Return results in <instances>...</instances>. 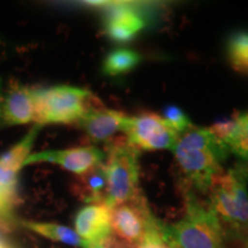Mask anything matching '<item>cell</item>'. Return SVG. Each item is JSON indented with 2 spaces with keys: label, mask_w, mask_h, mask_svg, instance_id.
Returning a JSON list of instances; mask_svg holds the SVG:
<instances>
[{
  "label": "cell",
  "mask_w": 248,
  "mask_h": 248,
  "mask_svg": "<svg viewBox=\"0 0 248 248\" xmlns=\"http://www.w3.org/2000/svg\"><path fill=\"white\" fill-rule=\"evenodd\" d=\"M139 151L126 139H117L107 145L104 162L107 179L106 199L110 208L132 200L139 190Z\"/></svg>",
  "instance_id": "277c9868"
},
{
  "label": "cell",
  "mask_w": 248,
  "mask_h": 248,
  "mask_svg": "<svg viewBox=\"0 0 248 248\" xmlns=\"http://www.w3.org/2000/svg\"><path fill=\"white\" fill-rule=\"evenodd\" d=\"M226 57L235 71L248 74V31H237L229 37Z\"/></svg>",
  "instance_id": "e0dca14e"
},
{
  "label": "cell",
  "mask_w": 248,
  "mask_h": 248,
  "mask_svg": "<svg viewBox=\"0 0 248 248\" xmlns=\"http://www.w3.org/2000/svg\"><path fill=\"white\" fill-rule=\"evenodd\" d=\"M92 98L88 90L70 85H57L46 89H35L37 125L44 124H73L90 108Z\"/></svg>",
  "instance_id": "5b68a950"
},
{
  "label": "cell",
  "mask_w": 248,
  "mask_h": 248,
  "mask_svg": "<svg viewBox=\"0 0 248 248\" xmlns=\"http://www.w3.org/2000/svg\"><path fill=\"white\" fill-rule=\"evenodd\" d=\"M107 179L104 163L95 167L85 175L79 176L76 185V193L89 203L105 202L106 199Z\"/></svg>",
  "instance_id": "5bb4252c"
},
{
  "label": "cell",
  "mask_w": 248,
  "mask_h": 248,
  "mask_svg": "<svg viewBox=\"0 0 248 248\" xmlns=\"http://www.w3.org/2000/svg\"><path fill=\"white\" fill-rule=\"evenodd\" d=\"M111 208L107 203H90L80 208L75 217V232L84 243H100L110 235Z\"/></svg>",
  "instance_id": "30bf717a"
},
{
  "label": "cell",
  "mask_w": 248,
  "mask_h": 248,
  "mask_svg": "<svg viewBox=\"0 0 248 248\" xmlns=\"http://www.w3.org/2000/svg\"><path fill=\"white\" fill-rule=\"evenodd\" d=\"M161 116H162L164 122L168 124L169 128L177 133L178 136L183 135L193 126L188 116L178 106H173V105L167 106L163 109Z\"/></svg>",
  "instance_id": "d6986e66"
},
{
  "label": "cell",
  "mask_w": 248,
  "mask_h": 248,
  "mask_svg": "<svg viewBox=\"0 0 248 248\" xmlns=\"http://www.w3.org/2000/svg\"><path fill=\"white\" fill-rule=\"evenodd\" d=\"M141 57L131 48H115L110 51L102 62V73L108 77L125 75L140 63Z\"/></svg>",
  "instance_id": "2e32d148"
},
{
  "label": "cell",
  "mask_w": 248,
  "mask_h": 248,
  "mask_svg": "<svg viewBox=\"0 0 248 248\" xmlns=\"http://www.w3.org/2000/svg\"><path fill=\"white\" fill-rule=\"evenodd\" d=\"M155 221L140 192L132 200L111 208L110 231L123 244L137 248Z\"/></svg>",
  "instance_id": "8992f818"
},
{
  "label": "cell",
  "mask_w": 248,
  "mask_h": 248,
  "mask_svg": "<svg viewBox=\"0 0 248 248\" xmlns=\"http://www.w3.org/2000/svg\"><path fill=\"white\" fill-rule=\"evenodd\" d=\"M178 170L186 185L208 193L214 179L223 172L222 164L230 152L208 128L192 126L178 136L172 148Z\"/></svg>",
  "instance_id": "6da1fadb"
},
{
  "label": "cell",
  "mask_w": 248,
  "mask_h": 248,
  "mask_svg": "<svg viewBox=\"0 0 248 248\" xmlns=\"http://www.w3.org/2000/svg\"><path fill=\"white\" fill-rule=\"evenodd\" d=\"M237 129L225 145L230 153L248 162V113L237 115Z\"/></svg>",
  "instance_id": "ac0fdd59"
},
{
  "label": "cell",
  "mask_w": 248,
  "mask_h": 248,
  "mask_svg": "<svg viewBox=\"0 0 248 248\" xmlns=\"http://www.w3.org/2000/svg\"><path fill=\"white\" fill-rule=\"evenodd\" d=\"M23 226L29 229L30 231L42 235V237L47 238L49 240L57 241L64 245H69L74 247L88 248L89 245L84 243L75 230L68 228L66 225L58 224V223H48V222H22Z\"/></svg>",
  "instance_id": "9a60e30c"
},
{
  "label": "cell",
  "mask_w": 248,
  "mask_h": 248,
  "mask_svg": "<svg viewBox=\"0 0 248 248\" xmlns=\"http://www.w3.org/2000/svg\"><path fill=\"white\" fill-rule=\"evenodd\" d=\"M245 241H246V248H248V233L245 235Z\"/></svg>",
  "instance_id": "484cf974"
},
{
  "label": "cell",
  "mask_w": 248,
  "mask_h": 248,
  "mask_svg": "<svg viewBox=\"0 0 248 248\" xmlns=\"http://www.w3.org/2000/svg\"><path fill=\"white\" fill-rule=\"evenodd\" d=\"M35 89L16 86L9 91L2 102V124L22 125L35 122Z\"/></svg>",
  "instance_id": "4fadbf2b"
},
{
  "label": "cell",
  "mask_w": 248,
  "mask_h": 248,
  "mask_svg": "<svg viewBox=\"0 0 248 248\" xmlns=\"http://www.w3.org/2000/svg\"><path fill=\"white\" fill-rule=\"evenodd\" d=\"M88 248H132L128 246V245L123 244L122 241L114 239L113 237H108L105 240L100 241V243L90 245Z\"/></svg>",
  "instance_id": "603a6c76"
},
{
  "label": "cell",
  "mask_w": 248,
  "mask_h": 248,
  "mask_svg": "<svg viewBox=\"0 0 248 248\" xmlns=\"http://www.w3.org/2000/svg\"><path fill=\"white\" fill-rule=\"evenodd\" d=\"M39 129L40 126L36 124L17 144L0 155V184L17 187V175L26 167V161L31 154Z\"/></svg>",
  "instance_id": "7c38bea8"
},
{
  "label": "cell",
  "mask_w": 248,
  "mask_h": 248,
  "mask_svg": "<svg viewBox=\"0 0 248 248\" xmlns=\"http://www.w3.org/2000/svg\"><path fill=\"white\" fill-rule=\"evenodd\" d=\"M124 132L126 141L137 151H171L178 139L162 116L155 113L130 116Z\"/></svg>",
  "instance_id": "52a82bcc"
},
{
  "label": "cell",
  "mask_w": 248,
  "mask_h": 248,
  "mask_svg": "<svg viewBox=\"0 0 248 248\" xmlns=\"http://www.w3.org/2000/svg\"><path fill=\"white\" fill-rule=\"evenodd\" d=\"M106 153L95 146H79L64 150L43 151L31 153L26 166L32 163H53L67 171L82 176L105 162Z\"/></svg>",
  "instance_id": "ba28073f"
},
{
  "label": "cell",
  "mask_w": 248,
  "mask_h": 248,
  "mask_svg": "<svg viewBox=\"0 0 248 248\" xmlns=\"http://www.w3.org/2000/svg\"><path fill=\"white\" fill-rule=\"evenodd\" d=\"M237 116H234L231 117V119L217 121V122L214 123L208 129L218 140H221L222 142L226 144V141L231 138V136L233 135L235 129H237Z\"/></svg>",
  "instance_id": "7402d4cb"
},
{
  "label": "cell",
  "mask_w": 248,
  "mask_h": 248,
  "mask_svg": "<svg viewBox=\"0 0 248 248\" xmlns=\"http://www.w3.org/2000/svg\"><path fill=\"white\" fill-rule=\"evenodd\" d=\"M2 102H4V99H2V82L0 79V124H2Z\"/></svg>",
  "instance_id": "cb8c5ba5"
},
{
  "label": "cell",
  "mask_w": 248,
  "mask_h": 248,
  "mask_svg": "<svg viewBox=\"0 0 248 248\" xmlns=\"http://www.w3.org/2000/svg\"><path fill=\"white\" fill-rule=\"evenodd\" d=\"M248 162L237 163L233 168L222 172L210 186L209 204L234 233H248Z\"/></svg>",
  "instance_id": "3957f363"
},
{
  "label": "cell",
  "mask_w": 248,
  "mask_h": 248,
  "mask_svg": "<svg viewBox=\"0 0 248 248\" xmlns=\"http://www.w3.org/2000/svg\"><path fill=\"white\" fill-rule=\"evenodd\" d=\"M107 7L105 32L114 42H130L146 27L144 16L132 5L125 2H110Z\"/></svg>",
  "instance_id": "9c48e42d"
},
{
  "label": "cell",
  "mask_w": 248,
  "mask_h": 248,
  "mask_svg": "<svg viewBox=\"0 0 248 248\" xmlns=\"http://www.w3.org/2000/svg\"><path fill=\"white\" fill-rule=\"evenodd\" d=\"M0 248H9V246L7 245V243H6L4 237H2L1 233H0Z\"/></svg>",
  "instance_id": "d4e9b609"
},
{
  "label": "cell",
  "mask_w": 248,
  "mask_h": 248,
  "mask_svg": "<svg viewBox=\"0 0 248 248\" xmlns=\"http://www.w3.org/2000/svg\"><path fill=\"white\" fill-rule=\"evenodd\" d=\"M16 200L17 187L0 184V222H8L11 219Z\"/></svg>",
  "instance_id": "ffe728a7"
},
{
  "label": "cell",
  "mask_w": 248,
  "mask_h": 248,
  "mask_svg": "<svg viewBox=\"0 0 248 248\" xmlns=\"http://www.w3.org/2000/svg\"><path fill=\"white\" fill-rule=\"evenodd\" d=\"M130 116L122 111L91 107L77 123L93 141H107L125 129Z\"/></svg>",
  "instance_id": "8fae6325"
},
{
  "label": "cell",
  "mask_w": 248,
  "mask_h": 248,
  "mask_svg": "<svg viewBox=\"0 0 248 248\" xmlns=\"http://www.w3.org/2000/svg\"><path fill=\"white\" fill-rule=\"evenodd\" d=\"M137 248H171L164 238L161 224L157 219L150 226L145 234L144 240Z\"/></svg>",
  "instance_id": "44dd1931"
},
{
  "label": "cell",
  "mask_w": 248,
  "mask_h": 248,
  "mask_svg": "<svg viewBox=\"0 0 248 248\" xmlns=\"http://www.w3.org/2000/svg\"><path fill=\"white\" fill-rule=\"evenodd\" d=\"M171 248H223L224 229L210 204L186 192L184 218L172 225H161Z\"/></svg>",
  "instance_id": "7a4b0ae2"
}]
</instances>
